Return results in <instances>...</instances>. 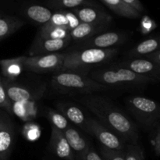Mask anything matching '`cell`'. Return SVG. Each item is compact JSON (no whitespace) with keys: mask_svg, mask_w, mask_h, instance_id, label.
Masks as SVG:
<instances>
[{"mask_svg":"<svg viewBox=\"0 0 160 160\" xmlns=\"http://www.w3.org/2000/svg\"><path fill=\"white\" fill-rule=\"evenodd\" d=\"M71 37L67 38H37L31 47L30 56L55 53L67 46L70 44Z\"/></svg>","mask_w":160,"mask_h":160,"instance_id":"obj_12","label":"cell"},{"mask_svg":"<svg viewBox=\"0 0 160 160\" xmlns=\"http://www.w3.org/2000/svg\"><path fill=\"white\" fill-rule=\"evenodd\" d=\"M51 83L53 88L61 93L91 94L108 89L107 86L74 71L56 72L52 77Z\"/></svg>","mask_w":160,"mask_h":160,"instance_id":"obj_2","label":"cell"},{"mask_svg":"<svg viewBox=\"0 0 160 160\" xmlns=\"http://www.w3.org/2000/svg\"><path fill=\"white\" fill-rule=\"evenodd\" d=\"M73 13L81 23L92 24H108L112 22V17L102 9L91 6L77 8Z\"/></svg>","mask_w":160,"mask_h":160,"instance_id":"obj_14","label":"cell"},{"mask_svg":"<svg viewBox=\"0 0 160 160\" xmlns=\"http://www.w3.org/2000/svg\"><path fill=\"white\" fill-rule=\"evenodd\" d=\"M125 160H145L144 151L138 144H128Z\"/></svg>","mask_w":160,"mask_h":160,"instance_id":"obj_29","label":"cell"},{"mask_svg":"<svg viewBox=\"0 0 160 160\" xmlns=\"http://www.w3.org/2000/svg\"><path fill=\"white\" fill-rule=\"evenodd\" d=\"M64 134L74 153L76 160H79L91 146L90 144L86 142L77 130L70 126L64 131Z\"/></svg>","mask_w":160,"mask_h":160,"instance_id":"obj_17","label":"cell"},{"mask_svg":"<svg viewBox=\"0 0 160 160\" xmlns=\"http://www.w3.org/2000/svg\"><path fill=\"white\" fill-rule=\"evenodd\" d=\"M79 101L87 107L101 123L128 144H138L137 127L107 98L87 95Z\"/></svg>","mask_w":160,"mask_h":160,"instance_id":"obj_1","label":"cell"},{"mask_svg":"<svg viewBox=\"0 0 160 160\" xmlns=\"http://www.w3.org/2000/svg\"><path fill=\"white\" fill-rule=\"evenodd\" d=\"M145 59H149V60L152 61V62H156V63L159 64L160 66V50L155 52L152 53V54L148 55V56H145Z\"/></svg>","mask_w":160,"mask_h":160,"instance_id":"obj_36","label":"cell"},{"mask_svg":"<svg viewBox=\"0 0 160 160\" xmlns=\"http://www.w3.org/2000/svg\"><path fill=\"white\" fill-rule=\"evenodd\" d=\"M157 28V24L154 20H152L150 17L145 16L142 18V22H141V32L143 34H149L152 31H154Z\"/></svg>","mask_w":160,"mask_h":160,"instance_id":"obj_32","label":"cell"},{"mask_svg":"<svg viewBox=\"0 0 160 160\" xmlns=\"http://www.w3.org/2000/svg\"><path fill=\"white\" fill-rule=\"evenodd\" d=\"M40 129L34 124H28L23 128V135L29 141H35L40 136Z\"/></svg>","mask_w":160,"mask_h":160,"instance_id":"obj_31","label":"cell"},{"mask_svg":"<svg viewBox=\"0 0 160 160\" xmlns=\"http://www.w3.org/2000/svg\"><path fill=\"white\" fill-rule=\"evenodd\" d=\"M23 21L13 17H0V41L6 38L18 31Z\"/></svg>","mask_w":160,"mask_h":160,"instance_id":"obj_22","label":"cell"},{"mask_svg":"<svg viewBox=\"0 0 160 160\" xmlns=\"http://www.w3.org/2000/svg\"><path fill=\"white\" fill-rule=\"evenodd\" d=\"M48 148L57 157L65 160H76L75 155L63 131L52 128Z\"/></svg>","mask_w":160,"mask_h":160,"instance_id":"obj_10","label":"cell"},{"mask_svg":"<svg viewBox=\"0 0 160 160\" xmlns=\"http://www.w3.org/2000/svg\"><path fill=\"white\" fill-rule=\"evenodd\" d=\"M70 37V31L63 28H45L42 26L37 38H67Z\"/></svg>","mask_w":160,"mask_h":160,"instance_id":"obj_25","label":"cell"},{"mask_svg":"<svg viewBox=\"0 0 160 160\" xmlns=\"http://www.w3.org/2000/svg\"><path fill=\"white\" fill-rule=\"evenodd\" d=\"M107 7L116 14L129 19H137L141 17V13L128 6L123 0H101Z\"/></svg>","mask_w":160,"mask_h":160,"instance_id":"obj_21","label":"cell"},{"mask_svg":"<svg viewBox=\"0 0 160 160\" xmlns=\"http://www.w3.org/2000/svg\"><path fill=\"white\" fill-rule=\"evenodd\" d=\"M3 84L9 100L12 102H34L42 98L45 92V87L37 90H31L23 86L14 84L12 81L2 79Z\"/></svg>","mask_w":160,"mask_h":160,"instance_id":"obj_9","label":"cell"},{"mask_svg":"<svg viewBox=\"0 0 160 160\" xmlns=\"http://www.w3.org/2000/svg\"><path fill=\"white\" fill-rule=\"evenodd\" d=\"M57 108L59 112H61L67 120L85 131L88 118H86L81 109L78 106L67 103H59L57 105Z\"/></svg>","mask_w":160,"mask_h":160,"instance_id":"obj_18","label":"cell"},{"mask_svg":"<svg viewBox=\"0 0 160 160\" xmlns=\"http://www.w3.org/2000/svg\"><path fill=\"white\" fill-rule=\"evenodd\" d=\"M12 112L21 120H30L35 115L34 109V102H12Z\"/></svg>","mask_w":160,"mask_h":160,"instance_id":"obj_24","label":"cell"},{"mask_svg":"<svg viewBox=\"0 0 160 160\" xmlns=\"http://www.w3.org/2000/svg\"><path fill=\"white\" fill-rule=\"evenodd\" d=\"M47 118L51 123L52 128L61 131H65L70 127L68 120L61 112L53 109H49L47 112Z\"/></svg>","mask_w":160,"mask_h":160,"instance_id":"obj_26","label":"cell"},{"mask_svg":"<svg viewBox=\"0 0 160 160\" xmlns=\"http://www.w3.org/2000/svg\"><path fill=\"white\" fill-rule=\"evenodd\" d=\"M126 4H128V6H131L132 8H134L135 10H137L138 12H139L140 13L143 12L145 11L144 9L143 5L141 3V2L139 0H123Z\"/></svg>","mask_w":160,"mask_h":160,"instance_id":"obj_34","label":"cell"},{"mask_svg":"<svg viewBox=\"0 0 160 160\" xmlns=\"http://www.w3.org/2000/svg\"><path fill=\"white\" fill-rule=\"evenodd\" d=\"M67 53L55 52L33 56H23V70L34 73L59 72L65 60Z\"/></svg>","mask_w":160,"mask_h":160,"instance_id":"obj_6","label":"cell"},{"mask_svg":"<svg viewBox=\"0 0 160 160\" xmlns=\"http://www.w3.org/2000/svg\"><path fill=\"white\" fill-rule=\"evenodd\" d=\"M23 56L0 60V68L5 79L13 81L21 74L23 70Z\"/></svg>","mask_w":160,"mask_h":160,"instance_id":"obj_19","label":"cell"},{"mask_svg":"<svg viewBox=\"0 0 160 160\" xmlns=\"http://www.w3.org/2000/svg\"><path fill=\"white\" fill-rule=\"evenodd\" d=\"M0 108L4 109L9 115L13 114V112H12V102L9 100V97H8L7 94H6V89H5L1 76H0Z\"/></svg>","mask_w":160,"mask_h":160,"instance_id":"obj_30","label":"cell"},{"mask_svg":"<svg viewBox=\"0 0 160 160\" xmlns=\"http://www.w3.org/2000/svg\"><path fill=\"white\" fill-rule=\"evenodd\" d=\"M159 50H160V36L148 38L140 42L128 52V56L131 58L145 57Z\"/></svg>","mask_w":160,"mask_h":160,"instance_id":"obj_20","label":"cell"},{"mask_svg":"<svg viewBox=\"0 0 160 160\" xmlns=\"http://www.w3.org/2000/svg\"><path fill=\"white\" fill-rule=\"evenodd\" d=\"M118 52L116 48H84L67 53L59 71H74L90 66L104 63L112 59Z\"/></svg>","mask_w":160,"mask_h":160,"instance_id":"obj_3","label":"cell"},{"mask_svg":"<svg viewBox=\"0 0 160 160\" xmlns=\"http://www.w3.org/2000/svg\"><path fill=\"white\" fill-rule=\"evenodd\" d=\"M126 103L131 113L145 128L152 127L160 118V105L151 98L142 96L128 97Z\"/></svg>","mask_w":160,"mask_h":160,"instance_id":"obj_5","label":"cell"},{"mask_svg":"<svg viewBox=\"0 0 160 160\" xmlns=\"http://www.w3.org/2000/svg\"><path fill=\"white\" fill-rule=\"evenodd\" d=\"M108 26V24H92L81 22L79 25L70 31L71 40L75 42H84L102 32Z\"/></svg>","mask_w":160,"mask_h":160,"instance_id":"obj_15","label":"cell"},{"mask_svg":"<svg viewBox=\"0 0 160 160\" xmlns=\"http://www.w3.org/2000/svg\"><path fill=\"white\" fill-rule=\"evenodd\" d=\"M85 131L96 138L102 146L112 150L124 149L123 139L97 120L88 118Z\"/></svg>","mask_w":160,"mask_h":160,"instance_id":"obj_7","label":"cell"},{"mask_svg":"<svg viewBox=\"0 0 160 160\" xmlns=\"http://www.w3.org/2000/svg\"><path fill=\"white\" fill-rule=\"evenodd\" d=\"M100 154L103 160H125L126 150H112L102 146Z\"/></svg>","mask_w":160,"mask_h":160,"instance_id":"obj_28","label":"cell"},{"mask_svg":"<svg viewBox=\"0 0 160 160\" xmlns=\"http://www.w3.org/2000/svg\"><path fill=\"white\" fill-rule=\"evenodd\" d=\"M153 147H154L155 153L157 156H160V126L158 129L157 133L154 138V140L152 142Z\"/></svg>","mask_w":160,"mask_h":160,"instance_id":"obj_35","label":"cell"},{"mask_svg":"<svg viewBox=\"0 0 160 160\" xmlns=\"http://www.w3.org/2000/svg\"><path fill=\"white\" fill-rule=\"evenodd\" d=\"M26 15L32 21L41 24H45L52 17V12L45 6L32 5L27 8Z\"/></svg>","mask_w":160,"mask_h":160,"instance_id":"obj_23","label":"cell"},{"mask_svg":"<svg viewBox=\"0 0 160 160\" xmlns=\"http://www.w3.org/2000/svg\"><path fill=\"white\" fill-rule=\"evenodd\" d=\"M120 67L129 69L134 73L160 80V66L145 58H135L120 63Z\"/></svg>","mask_w":160,"mask_h":160,"instance_id":"obj_11","label":"cell"},{"mask_svg":"<svg viewBox=\"0 0 160 160\" xmlns=\"http://www.w3.org/2000/svg\"><path fill=\"white\" fill-rule=\"evenodd\" d=\"M125 36L120 33L105 32L98 34L88 40L82 42L81 49L84 48H110L116 45L121 44Z\"/></svg>","mask_w":160,"mask_h":160,"instance_id":"obj_13","label":"cell"},{"mask_svg":"<svg viewBox=\"0 0 160 160\" xmlns=\"http://www.w3.org/2000/svg\"><path fill=\"white\" fill-rule=\"evenodd\" d=\"M9 114L0 110V160H9L14 142V128Z\"/></svg>","mask_w":160,"mask_h":160,"instance_id":"obj_8","label":"cell"},{"mask_svg":"<svg viewBox=\"0 0 160 160\" xmlns=\"http://www.w3.org/2000/svg\"><path fill=\"white\" fill-rule=\"evenodd\" d=\"M79 160H103L101 156L98 154L95 148L92 146H90L88 149L85 152L82 157Z\"/></svg>","mask_w":160,"mask_h":160,"instance_id":"obj_33","label":"cell"},{"mask_svg":"<svg viewBox=\"0 0 160 160\" xmlns=\"http://www.w3.org/2000/svg\"><path fill=\"white\" fill-rule=\"evenodd\" d=\"M81 21L73 12H60L53 14L49 21L42 25L45 28H63L71 31Z\"/></svg>","mask_w":160,"mask_h":160,"instance_id":"obj_16","label":"cell"},{"mask_svg":"<svg viewBox=\"0 0 160 160\" xmlns=\"http://www.w3.org/2000/svg\"><path fill=\"white\" fill-rule=\"evenodd\" d=\"M91 78L105 86H142L156 80L134 73L129 69L118 67L94 71Z\"/></svg>","mask_w":160,"mask_h":160,"instance_id":"obj_4","label":"cell"},{"mask_svg":"<svg viewBox=\"0 0 160 160\" xmlns=\"http://www.w3.org/2000/svg\"><path fill=\"white\" fill-rule=\"evenodd\" d=\"M48 5L56 8H76L83 5H92L89 0H49Z\"/></svg>","mask_w":160,"mask_h":160,"instance_id":"obj_27","label":"cell"}]
</instances>
